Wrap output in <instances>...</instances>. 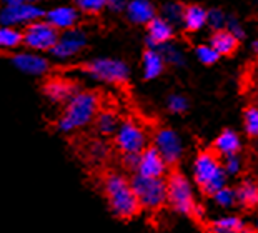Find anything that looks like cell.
Returning <instances> with one entry per match:
<instances>
[{
	"label": "cell",
	"mask_w": 258,
	"mask_h": 233,
	"mask_svg": "<svg viewBox=\"0 0 258 233\" xmlns=\"http://www.w3.org/2000/svg\"><path fill=\"white\" fill-rule=\"evenodd\" d=\"M77 69L89 74L93 79L102 80L105 83H112V85L118 88H125L130 80L127 65L118 62V60H110V59L93 60V62L79 65Z\"/></svg>",
	"instance_id": "obj_6"
},
{
	"label": "cell",
	"mask_w": 258,
	"mask_h": 233,
	"mask_svg": "<svg viewBox=\"0 0 258 233\" xmlns=\"http://www.w3.org/2000/svg\"><path fill=\"white\" fill-rule=\"evenodd\" d=\"M130 183L142 210L160 212L168 205L167 183L163 179H145L139 173H134L130 177Z\"/></svg>",
	"instance_id": "obj_5"
},
{
	"label": "cell",
	"mask_w": 258,
	"mask_h": 233,
	"mask_svg": "<svg viewBox=\"0 0 258 233\" xmlns=\"http://www.w3.org/2000/svg\"><path fill=\"white\" fill-rule=\"evenodd\" d=\"M243 127L250 138L258 137V107L248 103L243 108Z\"/></svg>",
	"instance_id": "obj_26"
},
{
	"label": "cell",
	"mask_w": 258,
	"mask_h": 233,
	"mask_svg": "<svg viewBox=\"0 0 258 233\" xmlns=\"http://www.w3.org/2000/svg\"><path fill=\"white\" fill-rule=\"evenodd\" d=\"M165 183H167V198L168 207L175 210L177 213H182L194 220L197 225L202 226L205 223V215L203 208L197 203V200L191 193V187L188 179L180 168V163L170 165L165 173Z\"/></svg>",
	"instance_id": "obj_2"
},
{
	"label": "cell",
	"mask_w": 258,
	"mask_h": 233,
	"mask_svg": "<svg viewBox=\"0 0 258 233\" xmlns=\"http://www.w3.org/2000/svg\"><path fill=\"white\" fill-rule=\"evenodd\" d=\"M238 90L241 97L248 100V103L258 107V59L243 65L238 79Z\"/></svg>",
	"instance_id": "obj_12"
},
{
	"label": "cell",
	"mask_w": 258,
	"mask_h": 233,
	"mask_svg": "<svg viewBox=\"0 0 258 233\" xmlns=\"http://www.w3.org/2000/svg\"><path fill=\"white\" fill-rule=\"evenodd\" d=\"M84 45H85L84 37L72 33V35L65 38H60L57 45L52 48V53H55L57 57H69V55H75L77 52H80Z\"/></svg>",
	"instance_id": "obj_21"
},
{
	"label": "cell",
	"mask_w": 258,
	"mask_h": 233,
	"mask_svg": "<svg viewBox=\"0 0 258 233\" xmlns=\"http://www.w3.org/2000/svg\"><path fill=\"white\" fill-rule=\"evenodd\" d=\"M212 147L217 148L223 157L228 158V157H237L238 152L241 150V143L237 133L230 129H225L222 130L220 135L212 142Z\"/></svg>",
	"instance_id": "obj_18"
},
{
	"label": "cell",
	"mask_w": 258,
	"mask_h": 233,
	"mask_svg": "<svg viewBox=\"0 0 258 233\" xmlns=\"http://www.w3.org/2000/svg\"><path fill=\"white\" fill-rule=\"evenodd\" d=\"M24 42L27 47L35 50H52L60 40L58 29L48 22H32L22 32Z\"/></svg>",
	"instance_id": "obj_8"
},
{
	"label": "cell",
	"mask_w": 258,
	"mask_h": 233,
	"mask_svg": "<svg viewBox=\"0 0 258 233\" xmlns=\"http://www.w3.org/2000/svg\"><path fill=\"white\" fill-rule=\"evenodd\" d=\"M197 55H199L200 62L205 65H213L218 59H220V55H218L215 50L212 47H205V45L197 47Z\"/></svg>",
	"instance_id": "obj_30"
},
{
	"label": "cell",
	"mask_w": 258,
	"mask_h": 233,
	"mask_svg": "<svg viewBox=\"0 0 258 233\" xmlns=\"http://www.w3.org/2000/svg\"><path fill=\"white\" fill-rule=\"evenodd\" d=\"M100 190L115 218L130 221L144 212L128 177L118 171H105L100 175Z\"/></svg>",
	"instance_id": "obj_1"
},
{
	"label": "cell",
	"mask_w": 258,
	"mask_h": 233,
	"mask_svg": "<svg viewBox=\"0 0 258 233\" xmlns=\"http://www.w3.org/2000/svg\"><path fill=\"white\" fill-rule=\"evenodd\" d=\"M115 150L120 155H139L148 145L147 130L137 120H123L113 135Z\"/></svg>",
	"instance_id": "obj_7"
},
{
	"label": "cell",
	"mask_w": 258,
	"mask_h": 233,
	"mask_svg": "<svg viewBox=\"0 0 258 233\" xmlns=\"http://www.w3.org/2000/svg\"><path fill=\"white\" fill-rule=\"evenodd\" d=\"M12 62L19 70L25 72V74H30V75H42L48 70V62L45 59L38 57V55L19 53V55H14Z\"/></svg>",
	"instance_id": "obj_17"
},
{
	"label": "cell",
	"mask_w": 258,
	"mask_h": 233,
	"mask_svg": "<svg viewBox=\"0 0 258 233\" xmlns=\"http://www.w3.org/2000/svg\"><path fill=\"white\" fill-rule=\"evenodd\" d=\"M182 19H183V24L186 27L188 32H197L200 30L205 22L208 19V14L207 10L200 7L197 4H190V5H183L182 9Z\"/></svg>",
	"instance_id": "obj_19"
},
{
	"label": "cell",
	"mask_w": 258,
	"mask_h": 233,
	"mask_svg": "<svg viewBox=\"0 0 258 233\" xmlns=\"http://www.w3.org/2000/svg\"><path fill=\"white\" fill-rule=\"evenodd\" d=\"M93 124H95V130L98 132V135H102V137L115 135L120 127L117 112H115L112 107H107V105H103L100 108V112L97 113Z\"/></svg>",
	"instance_id": "obj_16"
},
{
	"label": "cell",
	"mask_w": 258,
	"mask_h": 233,
	"mask_svg": "<svg viewBox=\"0 0 258 233\" xmlns=\"http://www.w3.org/2000/svg\"><path fill=\"white\" fill-rule=\"evenodd\" d=\"M42 15H43L42 10L37 7H32V5L10 4L2 12V15H0V22L5 25H10V24H19V22H25V20H35Z\"/></svg>",
	"instance_id": "obj_14"
},
{
	"label": "cell",
	"mask_w": 258,
	"mask_h": 233,
	"mask_svg": "<svg viewBox=\"0 0 258 233\" xmlns=\"http://www.w3.org/2000/svg\"><path fill=\"white\" fill-rule=\"evenodd\" d=\"M22 40H24L22 32L10 29V27L0 29V47H17L19 43H22Z\"/></svg>",
	"instance_id": "obj_27"
},
{
	"label": "cell",
	"mask_w": 258,
	"mask_h": 233,
	"mask_svg": "<svg viewBox=\"0 0 258 233\" xmlns=\"http://www.w3.org/2000/svg\"><path fill=\"white\" fill-rule=\"evenodd\" d=\"M74 2L87 14H100L107 5V0H74Z\"/></svg>",
	"instance_id": "obj_28"
},
{
	"label": "cell",
	"mask_w": 258,
	"mask_h": 233,
	"mask_svg": "<svg viewBox=\"0 0 258 233\" xmlns=\"http://www.w3.org/2000/svg\"><path fill=\"white\" fill-rule=\"evenodd\" d=\"M215 202L218 205H222V207H230V205L237 203V198H235V190H232V188H228L227 185H225L223 188H220L217 193H215Z\"/></svg>",
	"instance_id": "obj_29"
},
{
	"label": "cell",
	"mask_w": 258,
	"mask_h": 233,
	"mask_svg": "<svg viewBox=\"0 0 258 233\" xmlns=\"http://www.w3.org/2000/svg\"><path fill=\"white\" fill-rule=\"evenodd\" d=\"M147 32L152 43H165L175 37L173 29L160 17H153L152 20L147 22Z\"/></svg>",
	"instance_id": "obj_20"
},
{
	"label": "cell",
	"mask_w": 258,
	"mask_h": 233,
	"mask_svg": "<svg viewBox=\"0 0 258 233\" xmlns=\"http://www.w3.org/2000/svg\"><path fill=\"white\" fill-rule=\"evenodd\" d=\"M170 108H172L173 112H182V110H185V102L182 98L175 97V98L170 100Z\"/></svg>",
	"instance_id": "obj_31"
},
{
	"label": "cell",
	"mask_w": 258,
	"mask_h": 233,
	"mask_svg": "<svg viewBox=\"0 0 258 233\" xmlns=\"http://www.w3.org/2000/svg\"><path fill=\"white\" fill-rule=\"evenodd\" d=\"M167 168L168 166L158 148L153 143H148L139 155V165H137L135 173L145 177V179H163Z\"/></svg>",
	"instance_id": "obj_10"
},
{
	"label": "cell",
	"mask_w": 258,
	"mask_h": 233,
	"mask_svg": "<svg viewBox=\"0 0 258 233\" xmlns=\"http://www.w3.org/2000/svg\"><path fill=\"white\" fill-rule=\"evenodd\" d=\"M27 0H9V4H25Z\"/></svg>",
	"instance_id": "obj_32"
},
{
	"label": "cell",
	"mask_w": 258,
	"mask_h": 233,
	"mask_svg": "<svg viewBox=\"0 0 258 233\" xmlns=\"http://www.w3.org/2000/svg\"><path fill=\"white\" fill-rule=\"evenodd\" d=\"M153 145L158 148L162 153L163 160H165L167 166L180 163V142L173 130L167 129V127H158L153 132Z\"/></svg>",
	"instance_id": "obj_11"
},
{
	"label": "cell",
	"mask_w": 258,
	"mask_h": 233,
	"mask_svg": "<svg viewBox=\"0 0 258 233\" xmlns=\"http://www.w3.org/2000/svg\"><path fill=\"white\" fill-rule=\"evenodd\" d=\"M163 70V62L160 55L153 50H145L144 53V77L145 80H152L162 74Z\"/></svg>",
	"instance_id": "obj_24"
},
{
	"label": "cell",
	"mask_w": 258,
	"mask_h": 233,
	"mask_svg": "<svg viewBox=\"0 0 258 233\" xmlns=\"http://www.w3.org/2000/svg\"><path fill=\"white\" fill-rule=\"evenodd\" d=\"M42 92L53 103H67L70 98L80 92V83L69 77H48L43 82Z\"/></svg>",
	"instance_id": "obj_9"
},
{
	"label": "cell",
	"mask_w": 258,
	"mask_h": 233,
	"mask_svg": "<svg viewBox=\"0 0 258 233\" xmlns=\"http://www.w3.org/2000/svg\"><path fill=\"white\" fill-rule=\"evenodd\" d=\"M75 20H77L75 10L69 7H60L47 14V22L52 24L53 27H57V29H70V27H74Z\"/></svg>",
	"instance_id": "obj_22"
},
{
	"label": "cell",
	"mask_w": 258,
	"mask_h": 233,
	"mask_svg": "<svg viewBox=\"0 0 258 233\" xmlns=\"http://www.w3.org/2000/svg\"><path fill=\"white\" fill-rule=\"evenodd\" d=\"M225 160H227V157H223L212 145L200 148L197 152L194 165V179L203 197L213 198L215 193L225 187V180H227Z\"/></svg>",
	"instance_id": "obj_3"
},
{
	"label": "cell",
	"mask_w": 258,
	"mask_h": 233,
	"mask_svg": "<svg viewBox=\"0 0 258 233\" xmlns=\"http://www.w3.org/2000/svg\"><path fill=\"white\" fill-rule=\"evenodd\" d=\"M210 47L220 57H233L241 47V40L228 29H217L210 35Z\"/></svg>",
	"instance_id": "obj_13"
},
{
	"label": "cell",
	"mask_w": 258,
	"mask_h": 233,
	"mask_svg": "<svg viewBox=\"0 0 258 233\" xmlns=\"http://www.w3.org/2000/svg\"><path fill=\"white\" fill-rule=\"evenodd\" d=\"M103 107L102 95L97 90L79 92L65 103L62 115L57 120V130L69 133L80 130L82 127L92 124L97 113Z\"/></svg>",
	"instance_id": "obj_4"
},
{
	"label": "cell",
	"mask_w": 258,
	"mask_h": 233,
	"mask_svg": "<svg viewBox=\"0 0 258 233\" xmlns=\"http://www.w3.org/2000/svg\"><path fill=\"white\" fill-rule=\"evenodd\" d=\"M128 15L134 22H139V24H147L148 20H152L153 17V7L147 0H134L128 5Z\"/></svg>",
	"instance_id": "obj_23"
},
{
	"label": "cell",
	"mask_w": 258,
	"mask_h": 233,
	"mask_svg": "<svg viewBox=\"0 0 258 233\" xmlns=\"http://www.w3.org/2000/svg\"><path fill=\"white\" fill-rule=\"evenodd\" d=\"M108 153H110V148L102 140H92L85 145V158L92 163L100 165L103 160H107Z\"/></svg>",
	"instance_id": "obj_25"
},
{
	"label": "cell",
	"mask_w": 258,
	"mask_h": 233,
	"mask_svg": "<svg viewBox=\"0 0 258 233\" xmlns=\"http://www.w3.org/2000/svg\"><path fill=\"white\" fill-rule=\"evenodd\" d=\"M235 198L241 208L253 212L258 210V183L253 180L240 182L235 188Z\"/></svg>",
	"instance_id": "obj_15"
}]
</instances>
